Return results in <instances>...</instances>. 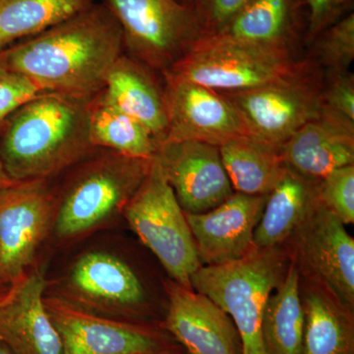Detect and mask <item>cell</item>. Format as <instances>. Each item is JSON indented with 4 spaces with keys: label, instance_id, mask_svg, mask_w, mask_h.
Wrapping results in <instances>:
<instances>
[{
    "label": "cell",
    "instance_id": "cell-2",
    "mask_svg": "<svg viewBox=\"0 0 354 354\" xmlns=\"http://www.w3.org/2000/svg\"><path fill=\"white\" fill-rule=\"evenodd\" d=\"M87 104L43 92L16 109L0 130V158L10 178L48 179L92 153Z\"/></svg>",
    "mask_w": 354,
    "mask_h": 354
},
{
    "label": "cell",
    "instance_id": "cell-28",
    "mask_svg": "<svg viewBox=\"0 0 354 354\" xmlns=\"http://www.w3.org/2000/svg\"><path fill=\"white\" fill-rule=\"evenodd\" d=\"M319 202L344 225L354 223V165L330 171L316 183Z\"/></svg>",
    "mask_w": 354,
    "mask_h": 354
},
{
    "label": "cell",
    "instance_id": "cell-26",
    "mask_svg": "<svg viewBox=\"0 0 354 354\" xmlns=\"http://www.w3.org/2000/svg\"><path fill=\"white\" fill-rule=\"evenodd\" d=\"M95 0H0V50L70 19Z\"/></svg>",
    "mask_w": 354,
    "mask_h": 354
},
{
    "label": "cell",
    "instance_id": "cell-22",
    "mask_svg": "<svg viewBox=\"0 0 354 354\" xmlns=\"http://www.w3.org/2000/svg\"><path fill=\"white\" fill-rule=\"evenodd\" d=\"M305 312L300 290V272L295 262L288 265L281 285L266 304L262 337L267 354H302Z\"/></svg>",
    "mask_w": 354,
    "mask_h": 354
},
{
    "label": "cell",
    "instance_id": "cell-20",
    "mask_svg": "<svg viewBox=\"0 0 354 354\" xmlns=\"http://www.w3.org/2000/svg\"><path fill=\"white\" fill-rule=\"evenodd\" d=\"M317 200L315 181L288 169L281 183L268 195L254 232V247H279L301 225Z\"/></svg>",
    "mask_w": 354,
    "mask_h": 354
},
{
    "label": "cell",
    "instance_id": "cell-35",
    "mask_svg": "<svg viewBox=\"0 0 354 354\" xmlns=\"http://www.w3.org/2000/svg\"><path fill=\"white\" fill-rule=\"evenodd\" d=\"M0 354H14L12 351H10L6 344H2L1 342H0Z\"/></svg>",
    "mask_w": 354,
    "mask_h": 354
},
{
    "label": "cell",
    "instance_id": "cell-25",
    "mask_svg": "<svg viewBox=\"0 0 354 354\" xmlns=\"http://www.w3.org/2000/svg\"><path fill=\"white\" fill-rule=\"evenodd\" d=\"M301 298L305 312L302 354H354L351 311L323 288L306 290Z\"/></svg>",
    "mask_w": 354,
    "mask_h": 354
},
{
    "label": "cell",
    "instance_id": "cell-23",
    "mask_svg": "<svg viewBox=\"0 0 354 354\" xmlns=\"http://www.w3.org/2000/svg\"><path fill=\"white\" fill-rule=\"evenodd\" d=\"M87 113L91 142L95 148L142 160L155 157L158 143L152 133L114 106L102 90L88 102Z\"/></svg>",
    "mask_w": 354,
    "mask_h": 354
},
{
    "label": "cell",
    "instance_id": "cell-21",
    "mask_svg": "<svg viewBox=\"0 0 354 354\" xmlns=\"http://www.w3.org/2000/svg\"><path fill=\"white\" fill-rule=\"evenodd\" d=\"M220 152L234 192L269 195L288 172L279 149L250 135L230 140Z\"/></svg>",
    "mask_w": 354,
    "mask_h": 354
},
{
    "label": "cell",
    "instance_id": "cell-14",
    "mask_svg": "<svg viewBox=\"0 0 354 354\" xmlns=\"http://www.w3.org/2000/svg\"><path fill=\"white\" fill-rule=\"evenodd\" d=\"M44 304L62 337L64 354H156L160 346L151 333L91 313L60 297Z\"/></svg>",
    "mask_w": 354,
    "mask_h": 354
},
{
    "label": "cell",
    "instance_id": "cell-7",
    "mask_svg": "<svg viewBox=\"0 0 354 354\" xmlns=\"http://www.w3.org/2000/svg\"><path fill=\"white\" fill-rule=\"evenodd\" d=\"M120 22L127 55L162 74L203 36L193 7L178 0H104Z\"/></svg>",
    "mask_w": 354,
    "mask_h": 354
},
{
    "label": "cell",
    "instance_id": "cell-5",
    "mask_svg": "<svg viewBox=\"0 0 354 354\" xmlns=\"http://www.w3.org/2000/svg\"><path fill=\"white\" fill-rule=\"evenodd\" d=\"M288 48L242 43L221 35H204L164 74L218 91L237 92L305 73Z\"/></svg>",
    "mask_w": 354,
    "mask_h": 354
},
{
    "label": "cell",
    "instance_id": "cell-6",
    "mask_svg": "<svg viewBox=\"0 0 354 354\" xmlns=\"http://www.w3.org/2000/svg\"><path fill=\"white\" fill-rule=\"evenodd\" d=\"M122 215L174 283L192 290L190 279L201 262L185 213L153 158Z\"/></svg>",
    "mask_w": 354,
    "mask_h": 354
},
{
    "label": "cell",
    "instance_id": "cell-16",
    "mask_svg": "<svg viewBox=\"0 0 354 354\" xmlns=\"http://www.w3.org/2000/svg\"><path fill=\"white\" fill-rule=\"evenodd\" d=\"M165 327L190 354H242L234 321L209 298L176 283L167 286Z\"/></svg>",
    "mask_w": 354,
    "mask_h": 354
},
{
    "label": "cell",
    "instance_id": "cell-19",
    "mask_svg": "<svg viewBox=\"0 0 354 354\" xmlns=\"http://www.w3.org/2000/svg\"><path fill=\"white\" fill-rule=\"evenodd\" d=\"M69 288L86 304L102 309L133 308L143 304L145 290L131 268L111 254L91 252L69 274Z\"/></svg>",
    "mask_w": 354,
    "mask_h": 354
},
{
    "label": "cell",
    "instance_id": "cell-33",
    "mask_svg": "<svg viewBox=\"0 0 354 354\" xmlns=\"http://www.w3.org/2000/svg\"><path fill=\"white\" fill-rule=\"evenodd\" d=\"M15 183L16 181L11 179L10 176L7 174L4 165L2 164L1 158H0V190L8 187V186L12 185Z\"/></svg>",
    "mask_w": 354,
    "mask_h": 354
},
{
    "label": "cell",
    "instance_id": "cell-30",
    "mask_svg": "<svg viewBox=\"0 0 354 354\" xmlns=\"http://www.w3.org/2000/svg\"><path fill=\"white\" fill-rule=\"evenodd\" d=\"M43 92L25 77L0 66V130L16 109Z\"/></svg>",
    "mask_w": 354,
    "mask_h": 354
},
{
    "label": "cell",
    "instance_id": "cell-9",
    "mask_svg": "<svg viewBox=\"0 0 354 354\" xmlns=\"http://www.w3.org/2000/svg\"><path fill=\"white\" fill-rule=\"evenodd\" d=\"M313 70L278 82L223 93L241 115L247 133L279 150L322 113V88Z\"/></svg>",
    "mask_w": 354,
    "mask_h": 354
},
{
    "label": "cell",
    "instance_id": "cell-34",
    "mask_svg": "<svg viewBox=\"0 0 354 354\" xmlns=\"http://www.w3.org/2000/svg\"><path fill=\"white\" fill-rule=\"evenodd\" d=\"M9 288H10V286L0 283V302L6 298L7 293H8Z\"/></svg>",
    "mask_w": 354,
    "mask_h": 354
},
{
    "label": "cell",
    "instance_id": "cell-13",
    "mask_svg": "<svg viewBox=\"0 0 354 354\" xmlns=\"http://www.w3.org/2000/svg\"><path fill=\"white\" fill-rule=\"evenodd\" d=\"M268 195L234 192L205 213H185L202 266L227 264L253 248V236Z\"/></svg>",
    "mask_w": 354,
    "mask_h": 354
},
{
    "label": "cell",
    "instance_id": "cell-31",
    "mask_svg": "<svg viewBox=\"0 0 354 354\" xmlns=\"http://www.w3.org/2000/svg\"><path fill=\"white\" fill-rule=\"evenodd\" d=\"M251 0H196L193 9L196 13L203 36L221 32Z\"/></svg>",
    "mask_w": 354,
    "mask_h": 354
},
{
    "label": "cell",
    "instance_id": "cell-11",
    "mask_svg": "<svg viewBox=\"0 0 354 354\" xmlns=\"http://www.w3.org/2000/svg\"><path fill=\"white\" fill-rule=\"evenodd\" d=\"M162 75L169 118L164 142L198 141L221 147L249 135L236 109L223 93Z\"/></svg>",
    "mask_w": 354,
    "mask_h": 354
},
{
    "label": "cell",
    "instance_id": "cell-24",
    "mask_svg": "<svg viewBox=\"0 0 354 354\" xmlns=\"http://www.w3.org/2000/svg\"><path fill=\"white\" fill-rule=\"evenodd\" d=\"M297 17L298 0H251L215 35L242 43L291 50Z\"/></svg>",
    "mask_w": 354,
    "mask_h": 354
},
{
    "label": "cell",
    "instance_id": "cell-15",
    "mask_svg": "<svg viewBox=\"0 0 354 354\" xmlns=\"http://www.w3.org/2000/svg\"><path fill=\"white\" fill-rule=\"evenodd\" d=\"M46 283L43 268H32L0 302V342L14 354H64L44 304Z\"/></svg>",
    "mask_w": 354,
    "mask_h": 354
},
{
    "label": "cell",
    "instance_id": "cell-27",
    "mask_svg": "<svg viewBox=\"0 0 354 354\" xmlns=\"http://www.w3.org/2000/svg\"><path fill=\"white\" fill-rule=\"evenodd\" d=\"M321 64L332 72H346L354 58V14L349 13L313 39Z\"/></svg>",
    "mask_w": 354,
    "mask_h": 354
},
{
    "label": "cell",
    "instance_id": "cell-17",
    "mask_svg": "<svg viewBox=\"0 0 354 354\" xmlns=\"http://www.w3.org/2000/svg\"><path fill=\"white\" fill-rule=\"evenodd\" d=\"M288 169L317 181L330 171L354 165V125L321 113L279 148Z\"/></svg>",
    "mask_w": 354,
    "mask_h": 354
},
{
    "label": "cell",
    "instance_id": "cell-4",
    "mask_svg": "<svg viewBox=\"0 0 354 354\" xmlns=\"http://www.w3.org/2000/svg\"><path fill=\"white\" fill-rule=\"evenodd\" d=\"M288 268L286 254L279 247L253 248L234 262L201 266L191 277V288L232 318L241 335L242 354H267L262 337L263 314Z\"/></svg>",
    "mask_w": 354,
    "mask_h": 354
},
{
    "label": "cell",
    "instance_id": "cell-3",
    "mask_svg": "<svg viewBox=\"0 0 354 354\" xmlns=\"http://www.w3.org/2000/svg\"><path fill=\"white\" fill-rule=\"evenodd\" d=\"M64 190L57 194L55 235L73 239L99 227L118 214L145 178L152 160L95 148L77 162Z\"/></svg>",
    "mask_w": 354,
    "mask_h": 354
},
{
    "label": "cell",
    "instance_id": "cell-12",
    "mask_svg": "<svg viewBox=\"0 0 354 354\" xmlns=\"http://www.w3.org/2000/svg\"><path fill=\"white\" fill-rule=\"evenodd\" d=\"M153 158L185 213L208 212L234 192L220 147L198 141L164 142Z\"/></svg>",
    "mask_w": 354,
    "mask_h": 354
},
{
    "label": "cell",
    "instance_id": "cell-36",
    "mask_svg": "<svg viewBox=\"0 0 354 354\" xmlns=\"http://www.w3.org/2000/svg\"><path fill=\"white\" fill-rule=\"evenodd\" d=\"M178 1L181 2V3L185 4V6L192 7L196 0H178Z\"/></svg>",
    "mask_w": 354,
    "mask_h": 354
},
{
    "label": "cell",
    "instance_id": "cell-10",
    "mask_svg": "<svg viewBox=\"0 0 354 354\" xmlns=\"http://www.w3.org/2000/svg\"><path fill=\"white\" fill-rule=\"evenodd\" d=\"M318 198V197H317ZM298 262L349 311L354 307V239L319 200L291 235Z\"/></svg>",
    "mask_w": 354,
    "mask_h": 354
},
{
    "label": "cell",
    "instance_id": "cell-32",
    "mask_svg": "<svg viewBox=\"0 0 354 354\" xmlns=\"http://www.w3.org/2000/svg\"><path fill=\"white\" fill-rule=\"evenodd\" d=\"M353 0H307L309 7L307 39L313 41L324 30L349 14Z\"/></svg>",
    "mask_w": 354,
    "mask_h": 354
},
{
    "label": "cell",
    "instance_id": "cell-1",
    "mask_svg": "<svg viewBox=\"0 0 354 354\" xmlns=\"http://www.w3.org/2000/svg\"><path fill=\"white\" fill-rule=\"evenodd\" d=\"M124 53L120 22L104 2L41 34L0 50V66L44 92L88 102L104 88L111 65Z\"/></svg>",
    "mask_w": 354,
    "mask_h": 354
},
{
    "label": "cell",
    "instance_id": "cell-29",
    "mask_svg": "<svg viewBox=\"0 0 354 354\" xmlns=\"http://www.w3.org/2000/svg\"><path fill=\"white\" fill-rule=\"evenodd\" d=\"M322 111L354 125V79L346 72H332L322 88Z\"/></svg>",
    "mask_w": 354,
    "mask_h": 354
},
{
    "label": "cell",
    "instance_id": "cell-8",
    "mask_svg": "<svg viewBox=\"0 0 354 354\" xmlns=\"http://www.w3.org/2000/svg\"><path fill=\"white\" fill-rule=\"evenodd\" d=\"M57 203L48 179L16 181L0 190V283L13 285L31 267L55 227Z\"/></svg>",
    "mask_w": 354,
    "mask_h": 354
},
{
    "label": "cell",
    "instance_id": "cell-18",
    "mask_svg": "<svg viewBox=\"0 0 354 354\" xmlns=\"http://www.w3.org/2000/svg\"><path fill=\"white\" fill-rule=\"evenodd\" d=\"M102 92L152 133L158 146L165 141L169 127L165 86H160L152 69L123 53L109 68Z\"/></svg>",
    "mask_w": 354,
    "mask_h": 354
}]
</instances>
